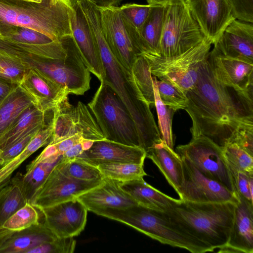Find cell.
I'll return each mask as SVG.
<instances>
[{"mask_svg": "<svg viewBox=\"0 0 253 253\" xmlns=\"http://www.w3.org/2000/svg\"><path fill=\"white\" fill-rule=\"evenodd\" d=\"M87 211H95L106 208L122 209L137 204L121 187L120 182L104 178L98 186L77 198Z\"/></svg>", "mask_w": 253, "mask_h": 253, "instance_id": "obj_23", "label": "cell"}, {"mask_svg": "<svg viewBox=\"0 0 253 253\" xmlns=\"http://www.w3.org/2000/svg\"><path fill=\"white\" fill-rule=\"evenodd\" d=\"M168 4L152 5L147 18L140 29L137 31L142 53L160 55V41Z\"/></svg>", "mask_w": 253, "mask_h": 253, "instance_id": "obj_28", "label": "cell"}, {"mask_svg": "<svg viewBox=\"0 0 253 253\" xmlns=\"http://www.w3.org/2000/svg\"><path fill=\"white\" fill-rule=\"evenodd\" d=\"M120 186L137 205L156 211H167L180 201L148 184L143 178L120 182Z\"/></svg>", "mask_w": 253, "mask_h": 253, "instance_id": "obj_27", "label": "cell"}, {"mask_svg": "<svg viewBox=\"0 0 253 253\" xmlns=\"http://www.w3.org/2000/svg\"><path fill=\"white\" fill-rule=\"evenodd\" d=\"M102 30L110 48L117 60L131 71L142 52L128 29L118 6L98 8Z\"/></svg>", "mask_w": 253, "mask_h": 253, "instance_id": "obj_12", "label": "cell"}, {"mask_svg": "<svg viewBox=\"0 0 253 253\" xmlns=\"http://www.w3.org/2000/svg\"><path fill=\"white\" fill-rule=\"evenodd\" d=\"M70 0L71 1V3L72 4H74V3H75L81 2V1H82L83 0Z\"/></svg>", "mask_w": 253, "mask_h": 253, "instance_id": "obj_51", "label": "cell"}, {"mask_svg": "<svg viewBox=\"0 0 253 253\" xmlns=\"http://www.w3.org/2000/svg\"><path fill=\"white\" fill-rule=\"evenodd\" d=\"M31 68L16 56L0 50V77L19 84Z\"/></svg>", "mask_w": 253, "mask_h": 253, "instance_id": "obj_37", "label": "cell"}, {"mask_svg": "<svg viewBox=\"0 0 253 253\" xmlns=\"http://www.w3.org/2000/svg\"><path fill=\"white\" fill-rule=\"evenodd\" d=\"M25 1H32V2H40L42 1V0H23Z\"/></svg>", "mask_w": 253, "mask_h": 253, "instance_id": "obj_52", "label": "cell"}, {"mask_svg": "<svg viewBox=\"0 0 253 253\" xmlns=\"http://www.w3.org/2000/svg\"><path fill=\"white\" fill-rule=\"evenodd\" d=\"M104 178L121 182L143 178L147 175L143 164L126 162L107 163L96 166Z\"/></svg>", "mask_w": 253, "mask_h": 253, "instance_id": "obj_33", "label": "cell"}, {"mask_svg": "<svg viewBox=\"0 0 253 253\" xmlns=\"http://www.w3.org/2000/svg\"><path fill=\"white\" fill-rule=\"evenodd\" d=\"M38 209L43 222L57 237L78 236L85 226L88 211L77 198Z\"/></svg>", "mask_w": 253, "mask_h": 253, "instance_id": "obj_15", "label": "cell"}, {"mask_svg": "<svg viewBox=\"0 0 253 253\" xmlns=\"http://www.w3.org/2000/svg\"><path fill=\"white\" fill-rule=\"evenodd\" d=\"M213 44L222 55L253 63V23L234 19Z\"/></svg>", "mask_w": 253, "mask_h": 253, "instance_id": "obj_20", "label": "cell"}, {"mask_svg": "<svg viewBox=\"0 0 253 253\" xmlns=\"http://www.w3.org/2000/svg\"><path fill=\"white\" fill-rule=\"evenodd\" d=\"M87 20L104 67V78L101 82L109 85L127 108L137 128L140 146L146 152L162 140L150 105L137 86L131 72L111 50L102 30L99 14H90Z\"/></svg>", "mask_w": 253, "mask_h": 253, "instance_id": "obj_2", "label": "cell"}, {"mask_svg": "<svg viewBox=\"0 0 253 253\" xmlns=\"http://www.w3.org/2000/svg\"><path fill=\"white\" fill-rule=\"evenodd\" d=\"M186 3L203 35L212 44L235 19L227 0H187Z\"/></svg>", "mask_w": 253, "mask_h": 253, "instance_id": "obj_16", "label": "cell"}, {"mask_svg": "<svg viewBox=\"0 0 253 253\" xmlns=\"http://www.w3.org/2000/svg\"><path fill=\"white\" fill-rule=\"evenodd\" d=\"M18 84L0 77V103L9 95L13 89Z\"/></svg>", "mask_w": 253, "mask_h": 253, "instance_id": "obj_48", "label": "cell"}, {"mask_svg": "<svg viewBox=\"0 0 253 253\" xmlns=\"http://www.w3.org/2000/svg\"><path fill=\"white\" fill-rule=\"evenodd\" d=\"M209 59L217 79L240 93L253 96V63L210 51Z\"/></svg>", "mask_w": 253, "mask_h": 253, "instance_id": "obj_19", "label": "cell"}, {"mask_svg": "<svg viewBox=\"0 0 253 253\" xmlns=\"http://www.w3.org/2000/svg\"><path fill=\"white\" fill-rule=\"evenodd\" d=\"M51 137V132L49 129H41L18 156L0 167V189L8 183L15 170L28 158L40 148L48 144Z\"/></svg>", "mask_w": 253, "mask_h": 253, "instance_id": "obj_32", "label": "cell"}, {"mask_svg": "<svg viewBox=\"0 0 253 253\" xmlns=\"http://www.w3.org/2000/svg\"><path fill=\"white\" fill-rule=\"evenodd\" d=\"M146 158V152L140 147L104 139L94 141L92 146L77 158L97 166L103 163L116 162L144 164Z\"/></svg>", "mask_w": 253, "mask_h": 253, "instance_id": "obj_21", "label": "cell"}, {"mask_svg": "<svg viewBox=\"0 0 253 253\" xmlns=\"http://www.w3.org/2000/svg\"><path fill=\"white\" fill-rule=\"evenodd\" d=\"M33 104L30 97L17 85L0 103V136L24 111Z\"/></svg>", "mask_w": 253, "mask_h": 253, "instance_id": "obj_31", "label": "cell"}, {"mask_svg": "<svg viewBox=\"0 0 253 253\" xmlns=\"http://www.w3.org/2000/svg\"><path fill=\"white\" fill-rule=\"evenodd\" d=\"M205 39L185 2L168 4L160 41V55L170 57L181 54Z\"/></svg>", "mask_w": 253, "mask_h": 253, "instance_id": "obj_9", "label": "cell"}, {"mask_svg": "<svg viewBox=\"0 0 253 253\" xmlns=\"http://www.w3.org/2000/svg\"><path fill=\"white\" fill-rule=\"evenodd\" d=\"M76 241L74 237L58 238L42 244L28 252V253H73Z\"/></svg>", "mask_w": 253, "mask_h": 253, "instance_id": "obj_43", "label": "cell"}, {"mask_svg": "<svg viewBox=\"0 0 253 253\" xmlns=\"http://www.w3.org/2000/svg\"><path fill=\"white\" fill-rule=\"evenodd\" d=\"M176 152L207 177L235 193L222 148L210 139L203 135L192 137L188 144L178 146Z\"/></svg>", "mask_w": 253, "mask_h": 253, "instance_id": "obj_10", "label": "cell"}, {"mask_svg": "<svg viewBox=\"0 0 253 253\" xmlns=\"http://www.w3.org/2000/svg\"><path fill=\"white\" fill-rule=\"evenodd\" d=\"M148 4L151 5L166 4L176 1H182L186 3L187 0H146Z\"/></svg>", "mask_w": 253, "mask_h": 253, "instance_id": "obj_50", "label": "cell"}, {"mask_svg": "<svg viewBox=\"0 0 253 253\" xmlns=\"http://www.w3.org/2000/svg\"><path fill=\"white\" fill-rule=\"evenodd\" d=\"M236 205L231 202L198 203L180 200L166 212L187 237L210 252L216 249L218 252L227 243Z\"/></svg>", "mask_w": 253, "mask_h": 253, "instance_id": "obj_3", "label": "cell"}, {"mask_svg": "<svg viewBox=\"0 0 253 253\" xmlns=\"http://www.w3.org/2000/svg\"><path fill=\"white\" fill-rule=\"evenodd\" d=\"M11 0L16 13L15 26L34 30L54 41L72 36L70 0Z\"/></svg>", "mask_w": 253, "mask_h": 253, "instance_id": "obj_7", "label": "cell"}, {"mask_svg": "<svg viewBox=\"0 0 253 253\" xmlns=\"http://www.w3.org/2000/svg\"><path fill=\"white\" fill-rule=\"evenodd\" d=\"M146 157L157 166L169 183L177 192L183 182L181 157L163 140L147 150Z\"/></svg>", "mask_w": 253, "mask_h": 253, "instance_id": "obj_26", "label": "cell"}, {"mask_svg": "<svg viewBox=\"0 0 253 253\" xmlns=\"http://www.w3.org/2000/svg\"><path fill=\"white\" fill-rule=\"evenodd\" d=\"M151 4L129 3L122 5L120 9L125 18L137 31H139L147 18Z\"/></svg>", "mask_w": 253, "mask_h": 253, "instance_id": "obj_42", "label": "cell"}, {"mask_svg": "<svg viewBox=\"0 0 253 253\" xmlns=\"http://www.w3.org/2000/svg\"><path fill=\"white\" fill-rule=\"evenodd\" d=\"M59 166L63 173L75 179L86 182H100L104 179L96 166L79 158L67 163L62 162L60 159Z\"/></svg>", "mask_w": 253, "mask_h": 253, "instance_id": "obj_35", "label": "cell"}, {"mask_svg": "<svg viewBox=\"0 0 253 253\" xmlns=\"http://www.w3.org/2000/svg\"><path fill=\"white\" fill-rule=\"evenodd\" d=\"M56 238L43 222L20 231L0 228V253H28L34 248Z\"/></svg>", "mask_w": 253, "mask_h": 253, "instance_id": "obj_24", "label": "cell"}, {"mask_svg": "<svg viewBox=\"0 0 253 253\" xmlns=\"http://www.w3.org/2000/svg\"><path fill=\"white\" fill-rule=\"evenodd\" d=\"M208 56L199 69L195 84L185 92L184 110L192 120V137L205 136L222 148L240 125L253 122V96L218 80Z\"/></svg>", "mask_w": 253, "mask_h": 253, "instance_id": "obj_1", "label": "cell"}, {"mask_svg": "<svg viewBox=\"0 0 253 253\" xmlns=\"http://www.w3.org/2000/svg\"><path fill=\"white\" fill-rule=\"evenodd\" d=\"M61 156L56 154L45 159L37 157L27 166L26 172L23 174V181L29 202L60 161Z\"/></svg>", "mask_w": 253, "mask_h": 253, "instance_id": "obj_30", "label": "cell"}, {"mask_svg": "<svg viewBox=\"0 0 253 253\" xmlns=\"http://www.w3.org/2000/svg\"><path fill=\"white\" fill-rule=\"evenodd\" d=\"M40 110H53L68 98L67 89L35 68H31L18 84Z\"/></svg>", "mask_w": 253, "mask_h": 253, "instance_id": "obj_17", "label": "cell"}, {"mask_svg": "<svg viewBox=\"0 0 253 253\" xmlns=\"http://www.w3.org/2000/svg\"><path fill=\"white\" fill-rule=\"evenodd\" d=\"M70 24L72 37L84 65L100 82H102L104 70L101 57L79 2L72 4Z\"/></svg>", "mask_w": 253, "mask_h": 253, "instance_id": "obj_18", "label": "cell"}, {"mask_svg": "<svg viewBox=\"0 0 253 253\" xmlns=\"http://www.w3.org/2000/svg\"><path fill=\"white\" fill-rule=\"evenodd\" d=\"M160 97L163 103L176 111L184 109L187 102L185 93L173 84L156 80Z\"/></svg>", "mask_w": 253, "mask_h": 253, "instance_id": "obj_40", "label": "cell"}, {"mask_svg": "<svg viewBox=\"0 0 253 253\" xmlns=\"http://www.w3.org/2000/svg\"><path fill=\"white\" fill-rule=\"evenodd\" d=\"M64 50L53 58H40L26 54L0 41V50L20 58L50 79L66 87L69 94L83 95L90 89V72L84 65L72 36L60 40Z\"/></svg>", "mask_w": 253, "mask_h": 253, "instance_id": "obj_4", "label": "cell"}, {"mask_svg": "<svg viewBox=\"0 0 253 253\" xmlns=\"http://www.w3.org/2000/svg\"><path fill=\"white\" fill-rule=\"evenodd\" d=\"M227 0L236 19L253 23V0Z\"/></svg>", "mask_w": 253, "mask_h": 253, "instance_id": "obj_45", "label": "cell"}, {"mask_svg": "<svg viewBox=\"0 0 253 253\" xmlns=\"http://www.w3.org/2000/svg\"><path fill=\"white\" fill-rule=\"evenodd\" d=\"M131 72L141 94L150 105H154L155 97L150 66L142 55L137 56L133 63Z\"/></svg>", "mask_w": 253, "mask_h": 253, "instance_id": "obj_34", "label": "cell"}, {"mask_svg": "<svg viewBox=\"0 0 253 253\" xmlns=\"http://www.w3.org/2000/svg\"><path fill=\"white\" fill-rule=\"evenodd\" d=\"M84 139V138L82 134L77 133L66 137L55 143L49 144H53L56 149L57 153L60 155H62L65 152L76 144L81 142Z\"/></svg>", "mask_w": 253, "mask_h": 253, "instance_id": "obj_47", "label": "cell"}, {"mask_svg": "<svg viewBox=\"0 0 253 253\" xmlns=\"http://www.w3.org/2000/svg\"><path fill=\"white\" fill-rule=\"evenodd\" d=\"M53 131L49 143L80 133L84 139L92 141L106 139L87 106L79 101L76 106L68 98L53 110Z\"/></svg>", "mask_w": 253, "mask_h": 253, "instance_id": "obj_11", "label": "cell"}, {"mask_svg": "<svg viewBox=\"0 0 253 253\" xmlns=\"http://www.w3.org/2000/svg\"><path fill=\"white\" fill-rule=\"evenodd\" d=\"M94 141L84 139L81 142L76 144L65 152L61 156V161L67 163L77 158L84 151L88 149Z\"/></svg>", "mask_w": 253, "mask_h": 253, "instance_id": "obj_46", "label": "cell"}, {"mask_svg": "<svg viewBox=\"0 0 253 253\" xmlns=\"http://www.w3.org/2000/svg\"><path fill=\"white\" fill-rule=\"evenodd\" d=\"M94 213L126 224L162 244L192 253L209 252L185 235L166 212L136 204L125 208L99 210Z\"/></svg>", "mask_w": 253, "mask_h": 253, "instance_id": "obj_5", "label": "cell"}, {"mask_svg": "<svg viewBox=\"0 0 253 253\" xmlns=\"http://www.w3.org/2000/svg\"><path fill=\"white\" fill-rule=\"evenodd\" d=\"M98 8L118 6L124 0H88Z\"/></svg>", "mask_w": 253, "mask_h": 253, "instance_id": "obj_49", "label": "cell"}, {"mask_svg": "<svg viewBox=\"0 0 253 253\" xmlns=\"http://www.w3.org/2000/svg\"><path fill=\"white\" fill-rule=\"evenodd\" d=\"M222 150L229 169L253 173V156L234 143L227 144Z\"/></svg>", "mask_w": 253, "mask_h": 253, "instance_id": "obj_39", "label": "cell"}, {"mask_svg": "<svg viewBox=\"0 0 253 253\" xmlns=\"http://www.w3.org/2000/svg\"><path fill=\"white\" fill-rule=\"evenodd\" d=\"M229 169L234 190L237 196L253 203V173Z\"/></svg>", "mask_w": 253, "mask_h": 253, "instance_id": "obj_41", "label": "cell"}, {"mask_svg": "<svg viewBox=\"0 0 253 253\" xmlns=\"http://www.w3.org/2000/svg\"><path fill=\"white\" fill-rule=\"evenodd\" d=\"M87 106L107 140L131 146H140L135 123L115 91L100 82Z\"/></svg>", "mask_w": 253, "mask_h": 253, "instance_id": "obj_6", "label": "cell"}, {"mask_svg": "<svg viewBox=\"0 0 253 253\" xmlns=\"http://www.w3.org/2000/svg\"><path fill=\"white\" fill-rule=\"evenodd\" d=\"M40 222L39 209L28 202L8 218L0 228L9 231H20Z\"/></svg>", "mask_w": 253, "mask_h": 253, "instance_id": "obj_38", "label": "cell"}, {"mask_svg": "<svg viewBox=\"0 0 253 253\" xmlns=\"http://www.w3.org/2000/svg\"><path fill=\"white\" fill-rule=\"evenodd\" d=\"M238 197L227 243L218 253L253 252V203Z\"/></svg>", "mask_w": 253, "mask_h": 253, "instance_id": "obj_22", "label": "cell"}, {"mask_svg": "<svg viewBox=\"0 0 253 253\" xmlns=\"http://www.w3.org/2000/svg\"><path fill=\"white\" fill-rule=\"evenodd\" d=\"M181 158L183 182L176 192L181 200L198 203L238 204L239 200L235 193L219 182L207 177L189 161Z\"/></svg>", "mask_w": 253, "mask_h": 253, "instance_id": "obj_13", "label": "cell"}, {"mask_svg": "<svg viewBox=\"0 0 253 253\" xmlns=\"http://www.w3.org/2000/svg\"><path fill=\"white\" fill-rule=\"evenodd\" d=\"M234 143L253 156V122L240 125L229 142Z\"/></svg>", "mask_w": 253, "mask_h": 253, "instance_id": "obj_44", "label": "cell"}, {"mask_svg": "<svg viewBox=\"0 0 253 253\" xmlns=\"http://www.w3.org/2000/svg\"><path fill=\"white\" fill-rule=\"evenodd\" d=\"M53 110L45 112L34 104L24 111L0 136V150L10 146L15 142L34 131L40 130L50 120Z\"/></svg>", "mask_w": 253, "mask_h": 253, "instance_id": "obj_25", "label": "cell"}, {"mask_svg": "<svg viewBox=\"0 0 253 253\" xmlns=\"http://www.w3.org/2000/svg\"><path fill=\"white\" fill-rule=\"evenodd\" d=\"M156 78L152 76L155 104L157 111L159 127L163 140L171 148H173V142L172 133V121L173 116L176 111L174 109L163 103L161 100L156 84Z\"/></svg>", "mask_w": 253, "mask_h": 253, "instance_id": "obj_36", "label": "cell"}, {"mask_svg": "<svg viewBox=\"0 0 253 253\" xmlns=\"http://www.w3.org/2000/svg\"><path fill=\"white\" fill-rule=\"evenodd\" d=\"M59 161L30 201L38 209L76 199L103 181L86 182L72 178L61 171Z\"/></svg>", "mask_w": 253, "mask_h": 253, "instance_id": "obj_14", "label": "cell"}, {"mask_svg": "<svg viewBox=\"0 0 253 253\" xmlns=\"http://www.w3.org/2000/svg\"><path fill=\"white\" fill-rule=\"evenodd\" d=\"M28 202L23 174L18 172L0 189V228L8 218Z\"/></svg>", "mask_w": 253, "mask_h": 253, "instance_id": "obj_29", "label": "cell"}, {"mask_svg": "<svg viewBox=\"0 0 253 253\" xmlns=\"http://www.w3.org/2000/svg\"><path fill=\"white\" fill-rule=\"evenodd\" d=\"M211 44L205 38L200 43L178 55L163 57L147 52L141 55L149 62L152 75L173 84L185 93L195 84L199 69L208 57Z\"/></svg>", "mask_w": 253, "mask_h": 253, "instance_id": "obj_8", "label": "cell"}]
</instances>
